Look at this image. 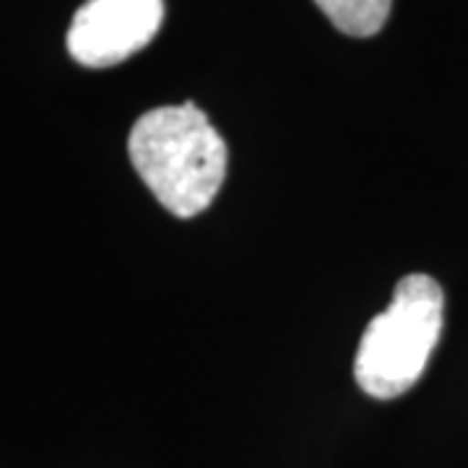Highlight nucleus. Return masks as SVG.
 <instances>
[{"label":"nucleus","instance_id":"1","mask_svg":"<svg viewBox=\"0 0 468 468\" xmlns=\"http://www.w3.org/2000/svg\"><path fill=\"white\" fill-rule=\"evenodd\" d=\"M128 154L156 201L180 218L206 211L227 177V144L193 101L138 117Z\"/></svg>","mask_w":468,"mask_h":468},{"label":"nucleus","instance_id":"2","mask_svg":"<svg viewBox=\"0 0 468 468\" xmlns=\"http://www.w3.org/2000/svg\"><path fill=\"white\" fill-rule=\"evenodd\" d=\"M445 294L432 276L409 273L359 341L354 378L372 399H399L427 367L442 334Z\"/></svg>","mask_w":468,"mask_h":468},{"label":"nucleus","instance_id":"3","mask_svg":"<svg viewBox=\"0 0 468 468\" xmlns=\"http://www.w3.org/2000/svg\"><path fill=\"white\" fill-rule=\"evenodd\" d=\"M165 18V0H86L68 29L76 63L110 68L144 50Z\"/></svg>","mask_w":468,"mask_h":468},{"label":"nucleus","instance_id":"4","mask_svg":"<svg viewBox=\"0 0 468 468\" xmlns=\"http://www.w3.org/2000/svg\"><path fill=\"white\" fill-rule=\"evenodd\" d=\"M338 32L372 37L385 27L393 0H315Z\"/></svg>","mask_w":468,"mask_h":468}]
</instances>
